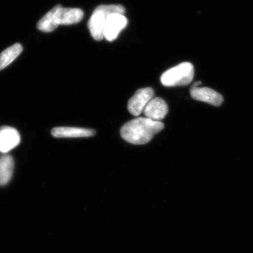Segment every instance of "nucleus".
<instances>
[{"label": "nucleus", "mask_w": 253, "mask_h": 253, "mask_svg": "<svg viewBox=\"0 0 253 253\" xmlns=\"http://www.w3.org/2000/svg\"><path fill=\"white\" fill-rule=\"evenodd\" d=\"M194 77V66L191 63L184 62L163 73L161 81L166 86H185L191 83Z\"/></svg>", "instance_id": "3"}, {"label": "nucleus", "mask_w": 253, "mask_h": 253, "mask_svg": "<svg viewBox=\"0 0 253 253\" xmlns=\"http://www.w3.org/2000/svg\"><path fill=\"white\" fill-rule=\"evenodd\" d=\"M56 6L42 18L38 23V29L44 33H51L59 27L56 18Z\"/></svg>", "instance_id": "13"}, {"label": "nucleus", "mask_w": 253, "mask_h": 253, "mask_svg": "<svg viewBox=\"0 0 253 253\" xmlns=\"http://www.w3.org/2000/svg\"><path fill=\"white\" fill-rule=\"evenodd\" d=\"M14 162L12 157L4 156L0 158V186L6 185L14 172Z\"/></svg>", "instance_id": "11"}, {"label": "nucleus", "mask_w": 253, "mask_h": 253, "mask_svg": "<svg viewBox=\"0 0 253 253\" xmlns=\"http://www.w3.org/2000/svg\"><path fill=\"white\" fill-rule=\"evenodd\" d=\"M201 84V82H196V83H195L194 84V85H193L192 87H198L200 84Z\"/></svg>", "instance_id": "14"}, {"label": "nucleus", "mask_w": 253, "mask_h": 253, "mask_svg": "<svg viewBox=\"0 0 253 253\" xmlns=\"http://www.w3.org/2000/svg\"><path fill=\"white\" fill-rule=\"evenodd\" d=\"M127 19L124 14H113L109 15L105 24L104 36L108 41H113L118 35L126 27Z\"/></svg>", "instance_id": "5"}, {"label": "nucleus", "mask_w": 253, "mask_h": 253, "mask_svg": "<svg viewBox=\"0 0 253 253\" xmlns=\"http://www.w3.org/2000/svg\"><path fill=\"white\" fill-rule=\"evenodd\" d=\"M164 124L147 118H137L126 123L121 129V136L131 144H147L155 134L162 131Z\"/></svg>", "instance_id": "1"}, {"label": "nucleus", "mask_w": 253, "mask_h": 253, "mask_svg": "<svg viewBox=\"0 0 253 253\" xmlns=\"http://www.w3.org/2000/svg\"><path fill=\"white\" fill-rule=\"evenodd\" d=\"M154 89L151 87L138 89L134 96L128 101L127 109L134 116H139L144 112L145 107L151 99H154Z\"/></svg>", "instance_id": "4"}, {"label": "nucleus", "mask_w": 253, "mask_h": 253, "mask_svg": "<svg viewBox=\"0 0 253 253\" xmlns=\"http://www.w3.org/2000/svg\"><path fill=\"white\" fill-rule=\"evenodd\" d=\"M193 99L203 101L213 106H219L222 104L223 96L217 91L208 87H192L190 91Z\"/></svg>", "instance_id": "8"}, {"label": "nucleus", "mask_w": 253, "mask_h": 253, "mask_svg": "<svg viewBox=\"0 0 253 253\" xmlns=\"http://www.w3.org/2000/svg\"><path fill=\"white\" fill-rule=\"evenodd\" d=\"M22 51V46L20 44H15L3 51L0 54V71L11 64Z\"/></svg>", "instance_id": "12"}, {"label": "nucleus", "mask_w": 253, "mask_h": 253, "mask_svg": "<svg viewBox=\"0 0 253 253\" xmlns=\"http://www.w3.org/2000/svg\"><path fill=\"white\" fill-rule=\"evenodd\" d=\"M21 136L14 128L4 126L0 128V151L7 153L19 144Z\"/></svg>", "instance_id": "7"}, {"label": "nucleus", "mask_w": 253, "mask_h": 253, "mask_svg": "<svg viewBox=\"0 0 253 253\" xmlns=\"http://www.w3.org/2000/svg\"><path fill=\"white\" fill-rule=\"evenodd\" d=\"M96 134L93 129L85 128L73 127V126H59L51 131V134L56 138L89 137Z\"/></svg>", "instance_id": "10"}, {"label": "nucleus", "mask_w": 253, "mask_h": 253, "mask_svg": "<svg viewBox=\"0 0 253 253\" xmlns=\"http://www.w3.org/2000/svg\"><path fill=\"white\" fill-rule=\"evenodd\" d=\"M168 113V104L164 100L159 97L151 99L144 110L146 118L155 121H161L166 117Z\"/></svg>", "instance_id": "9"}, {"label": "nucleus", "mask_w": 253, "mask_h": 253, "mask_svg": "<svg viewBox=\"0 0 253 253\" xmlns=\"http://www.w3.org/2000/svg\"><path fill=\"white\" fill-rule=\"evenodd\" d=\"M126 9L122 5H100L94 10L88 22V28L95 41L104 39V31L106 19L109 15L113 14H124Z\"/></svg>", "instance_id": "2"}, {"label": "nucleus", "mask_w": 253, "mask_h": 253, "mask_svg": "<svg viewBox=\"0 0 253 253\" xmlns=\"http://www.w3.org/2000/svg\"><path fill=\"white\" fill-rule=\"evenodd\" d=\"M84 16L83 10L78 8H63L56 5V18L59 25L68 26L81 22Z\"/></svg>", "instance_id": "6"}]
</instances>
